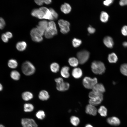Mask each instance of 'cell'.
I'll use <instances>...</instances> for the list:
<instances>
[{
  "instance_id": "cell-1",
  "label": "cell",
  "mask_w": 127,
  "mask_h": 127,
  "mask_svg": "<svg viewBox=\"0 0 127 127\" xmlns=\"http://www.w3.org/2000/svg\"><path fill=\"white\" fill-rule=\"evenodd\" d=\"M91 67L92 71L96 74H102L106 70L104 64L100 61H93L91 63Z\"/></svg>"
},
{
  "instance_id": "cell-2",
  "label": "cell",
  "mask_w": 127,
  "mask_h": 127,
  "mask_svg": "<svg viewBox=\"0 0 127 127\" xmlns=\"http://www.w3.org/2000/svg\"><path fill=\"white\" fill-rule=\"evenodd\" d=\"M21 68L23 73L26 75H32L35 71L34 66L29 61H26L24 62L22 65Z\"/></svg>"
},
{
  "instance_id": "cell-3",
  "label": "cell",
  "mask_w": 127,
  "mask_h": 127,
  "mask_svg": "<svg viewBox=\"0 0 127 127\" xmlns=\"http://www.w3.org/2000/svg\"><path fill=\"white\" fill-rule=\"evenodd\" d=\"M96 78H91L88 76L85 77L83 79V84L84 86L87 89H92L94 86L97 83Z\"/></svg>"
},
{
  "instance_id": "cell-4",
  "label": "cell",
  "mask_w": 127,
  "mask_h": 127,
  "mask_svg": "<svg viewBox=\"0 0 127 127\" xmlns=\"http://www.w3.org/2000/svg\"><path fill=\"white\" fill-rule=\"evenodd\" d=\"M103 99V94L94 92L89 101V104L95 106L100 104Z\"/></svg>"
},
{
  "instance_id": "cell-5",
  "label": "cell",
  "mask_w": 127,
  "mask_h": 127,
  "mask_svg": "<svg viewBox=\"0 0 127 127\" xmlns=\"http://www.w3.org/2000/svg\"><path fill=\"white\" fill-rule=\"evenodd\" d=\"M90 55L89 52L85 50L79 52L77 53L76 56L79 63L82 64L85 63L89 59Z\"/></svg>"
},
{
  "instance_id": "cell-6",
  "label": "cell",
  "mask_w": 127,
  "mask_h": 127,
  "mask_svg": "<svg viewBox=\"0 0 127 127\" xmlns=\"http://www.w3.org/2000/svg\"><path fill=\"white\" fill-rule=\"evenodd\" d=\"M58 23L60 28V31L63 34H66L70 30V23L67 21L63 19H60Z\"/></svg>"
},
{
  "instance_id": "cell-7",
  "label": "cell",
  "mask_w": 127,
  "mask_h": 127,
  "mask_svg": "<svg viewBox=\"0 0 127 127\" xmlns=\"http://www.w3.org/2000/svg\"><path fill=\"white\" fill-rule=\"evenodd\" d=\"M37 28H33L31 31L30 34L32 40L36 42H40L43 40L42 36Z\"/></svg>"
},
{
  "instance_id": "cell-8",
  "label": "cell",
  "mask_w": 127,
  "mask_h": 127,
  "mask_svg": "<svg viewBox=\"0 0 127 127\" xmlns=\"http://www.w3.org/2000/svg\"><path fill=\"white\" fill-rule=\"evenodd\" d=\"M23 127H38V126L35 120L32 119L23 118L21 121Z\"/></svg>"
},
{
  "instance_id": "cell-9",
  "label": "cell",
  "mask_w": 127,
  "mask_h": 127,
  "mask_svg": "<svg viewBox=\"0 0 127 127\" xmlns=\"http://www.w3.org/2000/svg\"><path fill=\"white\" fill-rule=\"evenodd\" d=\"M107 123L113 126H118L121 123L120 120L118 117L115 116L109 117L106 120Z\"/></svg>"
},
{
  "instance_id": "cell-10",
  "label": "cell",
  "mask_w": 127,
  "mask_h": 127,
  "mask_svg": "<svg viewBox=\"0 0 127 127\" xmlns=\"http://www.w3.org/2000/svg\"><path fill=\"white\" fill-rule=\"evenodd\" d=\"M97 110L94 106L90 104L87 105L86 107L85 112L87 114L95 116L97 114Z\"/></svg>"
},
{
  "instance_id": "cell-11",
  "label": "cell",
  "mask_w": 127,
  "mask_h": 127,
  "mask_svg": "<svg viewBox=\"0 0 127 127\" xmlns=\"http://www.w3.org/2000/svg\"><path fill=\"white\" fill-rule=\"evenodd\" d=\"M70 87L69 83L63 81L59 83L56 84V88L59 91H64L67 90Z\"/></svg>"
},
{
  "instance_id": "cell-12",
  "label": "cell",
  "mask_w": 127,
  "mask_h": 127,
  "mask_svg": "<svg viewBox=\"0 0 127 127\" xmlns=\"http://www.w3.org/2000/svg\"><path fill=\"white\" fill-rule=\"evenodd\" d=\"M92 91L95 92L103 94L105 92V89L102 83H97L92 89Z\"/></svg>"
},
{
  "instance_id": "cell-13",
  "label": "cell",
  "mask_w": 127,
  "mask_h": 127,
  "mask_svg": "<svg viewBox=\"0 0 127 127\" xmlns=\"http://www.w3.org/2000/svg\"><path fill=\"white\" fill-rule=\"evenodd\" d=\"M31 14L33 16L39 19H44L45 14L44 12L39 9H35L32 11Z\"/></svg>"
},
{
  "instance_id": "cell-14",
  "label": "cell",
  "mask_w": 127,
  "mask_h": 127,
  "mask_svg": "<svg viewBox=\"0 0 127 127\" xmlns=\"http://www.w3.org/2000/svg\"><path fill=\"white\" fill-rule=\"evenodd\" d=\"M71 74L74 78L78 79L81 78L83 72L82 70L79 67H75L72 70Z\"/></svg>"
},
{
  "instance_id": "cell-15",
  "label": "cell",
  "mask_w": 127,
  "mask_h": 127,
  "mask_svg": "<svg viewBox=\"0 0 127 127\" xmlns=\"http://www.w3.org/2000/svg\"><path fill=\"white\" fill-rule=\"evenodd\" d=\"M103 42L104 45L107 48H112L114 45V42L112 38L109 36L105 37L103 39Z\"/></svg>"
},
{
  "instance_id": "cell-16",
  "label": "cell",
  "mask_w": 127,
  "mask_h": 127,
  "mask_svg": "<svg viewBox=\"0 0 127 127\" xmlns=\"http://www.w3.org/2000/svg\"><path fill=\"white\" fill-rule=\"evenodd\" d=\"M38 97L40 100L42 101H45L49 98L50 96L48 92L47 91L42 90L40 92Z\"/></svg>"
},
{
  "instance_id": "cell-17",
  "label": "cell",
  "mask_w": 127,
  "mask_h": 127,
  "mask_svg": "<svg viewBox=\"0 0 127 127\" xmlns=\"http://www.w3.org/2000/svg\"><path fill=\"white\" fill-rule=\"evenodd\" d=\"M71 9L70 5L67 3L62 4L60 7L61 11L65 14H67L70 12Z\"/></svg>"
},
{
  "instance_id": "cell-18",
  "label": "cell",
  "mask_w": 127,
  "mask_h": 127,
  "mask_svg": "<svg viewBox=\"0 0 127 127\" xmlns=\"http://www.w3.org/2000/svg\"><path fill=\"white\" fill-rule=\"evenodd\" d=\"M69 67L68 66L63 67L60 71V74L62 76L65 78H68L70 75L69 72Z\"/></svg>"
},
{
  "instance_id": "cell-19",
  "label": "cell",
  "mask_w": 127,
  "mask_h": 127,
  "mask_svg": "<svg viewBox=\"0 0 127 127\" xmlns=\"http://www.w3.org/2000/svg\"><path fill=\"white\" fill-rule=\"evenodd\" d=\"M108 60L111 63H115L117 62L118 58L116 54L114 53L109 54L108 56Z\"/></svg>"
},
{
  "instance_id": "cell-20",
  "label": "cell",
  "mask_w": 127,
  "mask_h": 127,
  "mask_svg": "<svg viewBox=\"0 0 127 127\" xmlns=\"http://www.w3.org/2000/svg\"><path fill=\"white\" fill-rule=\"evenodd\" d=\"M22 97L23 100L28 101L32 99L33 97L32 94L29 91H25L22 94Z\"/></svg>"
},
{
  "instance_id": "cell-21",
  "label": "cell",
  "mask_w": 127,
  "mask_h": 127,
  "mask_svg": "<svg viewBox=\"0 0 127 127\" xmlns=\"http://www.w3.org/2000/svg\"><path fill=\"white\" fill-rule=\"evenodd\" d=\"M27 46L26 43L24 41H21L18 42L16 45V48L18 50L22 51L25 50Z\"/></svg>"
},
{
  "instance_id": "cell-22",
  "label": "cell",
  "mask_w": 127,
  "mask_h": 127,
  "mask_svg": "<svg viewBox=\"0 0 127 127\" xmlns=\"http://www.w3.org/2000/svg\"><path fill=\"white\" fill-rule=\"evenodd\" d=\"M98 112L102 117H105L107 115V108L104 106H101L97 110Z\"/></svg>"
},
{
  "instance_id": "cell-23",
  "label": "cell",
  "mask_w": 127,
  "mask_h": 127,
  "mask_svg": "<svg viewBox=\"0 0 127 127\" xmlns=\"http://www.w3.org/2000/svg\"><path fill=\"white\" fill-rule=\"evenodd\" d=\"M68 62L70 65L73 67H76L79 64L77 59L75 57L70 58L68 60Z\"/></svg>"
},
{
  "instance_id": "cell-24",
  "label": "cell",
  "mask_w": 127,
  "mask_h": 127,
  "mask_svg": "<svg viewBox=\"0 0 127 127\" xmlns=\"http://www.w3.org/2000/svg\"><path fill=\"white\" fill-rule=\"evenodd\" d=\"M44 31L46 30L48 27V23L45 20L40 21L37 27Z\"/></svg>"
},
{
  "instance_id": "cell-25",
  "label": "cell",
  "mask_w": 127,
  "mask_h": 127,
  "mask_svg": "<svg viewBox=\"0 0 127 127\" xmlns=\"http://www.w3.org/2000/svg\"><path fill=\"white\" fill-rule=\"evenodd\" d=\"M70 121L71 124L75 126H78L80 122L79 118L78 117L75 116H72L71 117Z\"/></svg>"
},
{
  "instance_id": "cell-26",
  "label": "cell",
  "mask_w": 127,
  "mask_h": 127,
  "mask_svg": "<svg viewBox=\"0 0 127 127\" xmlns=\"http://www.w3.org/2000/svg\"><path fill=\"white\" fill-rule=\"evenodd\" d=\"M109 16L106 12L102 11L101 12L100 16V20L103 22L106 23L108 20Z\"/></svg>"
},
{
  "instance_id": "cell-27",
  "label": "cell",
  "mask_w": 127,
  "mask_h": 127,
  "mask_svg": "<svg viewBox=\"0 0 127 127\" xmlns=\"http://www.w3.org/2000/svg\"><path fill=\"white\" fill-rule=\"evenodd\" d=\"M24 111L25 112H30L34 110L33 105L30 103H25L24 105Z\"/></svg>"
},
{
  "instance_id": "cell-28",
  "label": "cell",
  "mask_w": 127,
  "mask_h": 127,
  "mask_svg": "<svg viewBox=\"0 0 127 127\" xmlns=\"http://www.w3.org/2000/svg\"><path fill=\"white\" fill-rule=\"evenodd\" d=\"M10 76L13 79L17 80L19 79L20 77V73L16 70L12 71L10 73Z\"/></svg>"
},
{
  "instance_id": "cell-29",
  "label": "cell",
  "mask_w": 127,
  "mask_h": 127,
  "mask_svg": "<svg viewBox=\"0 0 127 127\" xmlns=\"http://www.w3.org/2000/svg\"><path fill=\"white\" fill-rule=\"evenodd\" d=\"M50 68L51 71L54 73H56L59 70L60 66L57 63L54 62L52 63L50 66Z\"/></svg>"
},
{
  "instance_id": "cell-30",
  "label": "cell",
  "mask_w": 127,
  "mask_h": 127,
  "mask_svg": "<svg viewBox=\"0 0 127 127\" xmlns=\"http://www.w3.org/2000/svg\"><path fill=\"white\" fill-rule=\"evenodd\" d=\"M8 66L10 68H15L17 67L18 64L16 60L12 59L8 61Z\"/></svg>"
},
{
  "instance_id": "cell-31",
  "label": "cell",
  "mask_w": 127,
  "mask_h": 127,
  "mask_svg": "<svg viewBox=\"0 0 127 127\" xmlns=\"http://www.w3.org/2000/svg\"><path fill=\"white\" fill-rule=\"evenodd\" d=\"M120 71L123 75L127 76V63H124L121 65Z\"/></svg>"
},
{
  "instance_id": "cell-32",
  "label": "cell",
  "mask_w": 127,
  "mask_h": 127,
  "mask_svg": "<svg viewBox=\"0 0 127 127\" xmlns=\"http://www.w3.org/2000/svg\"><path fill=\"white\" fill-rule=\"evenodd\" d=\"M45 114L44 112L42 110L38 111L36 113V117L39 119L43 120L45 117Z\"/></svg>"
},
{
  "instance_id": "cell-33",
  "label": "cell",
  "mask_w": 127,
  "mask_h": 127,
  "mask_svg": "<svg viewBox=\"0 0 127 127\" xmlns=\"http://www.w3.org/2000/svg\"><path fill=\"white\" fill-rule=\"evenodd\" d=\"M82 43L81 40L78 39L74 38L72 40V44L73 46L75 48L79 47L81 45Z\"/></svg>"
},
{
  "instance_id": "cell-34",
  "label": "cell",
  "mask_w": 127,
  "mask_h": 127,
  "mask_svg": "<svg viewBox=\"0 0 127 127\" xmlns=\"http://www.w3.org/2000/svg\"><path fill=\"white\" fill-rule=\"evenodd\" d=\"M49 9L51 13L54 20L57 19L58 17V15L57 13L52 8H50Z\"/></svg>"
},
{
  "instance_id": "cell-35",
  "label": "cell",
  "mask_w": 127,
  "mask_h": 127,
  "mask_svg": "<svg viewBox=\"0 0 127 127\" xmlns=\"http://www.w3.org/2000/svg\"><path fill=\"white\" fill-rule=\"evenodd\" d=\"M45 37L48 39L52 38L53 36L51 33L49 31L46 30L44 33Z\"/></svg>"
},
{
  "instance_id": "cell-36",
  "label": "cell",
  "mask_w": 127,
  "mask_h": 127,
  "mask_svg": "<svg viewBox=\"0 0 127 127\" xmlns=\"http://www.w3.org/2000/svg\"><path fill=\"white\" fill-rule=\"evenodd\" d=\"M5 25V22L4 19L0 17V29H3Z\"/></svg>"
},
{
  "instance_id": "cell-37",
  "label": "cell",
  "mask_w": 127,
  "mask_h": 127,
  "mask_svg": "<svg viewBox=\"0 0 127 127\" xmlns=\"http://www.w3.org/2000/svg\"><path fill=\"white\" fill-rule=\"evenodd\" d=\"M48 27L51 28H57L55 23L53 21H51L48 23Z\"/></svg>"
},
{
  "instance_id": "cell-38",
  "label": "cell",
  "mask_w": 127,
  "mask_h": 127,
  "mask_svg": "<svg viewBox=\"0 0 127 127\" xmlns=\"http://www.w3.org/2000/svg\"><path fill=\"white\" fill-rule=\"evenodd\" d=\"M121 32L123 35L127 36V26L125 25L121 29Z\"/></svg>"
},
{
  "instance_id": "cell-39",
  "label": "cell",
  "mask_w": 127,
  "mask_h": 127,
  "mask_svg": "<svg viewBox=\"0 0 127 127\" xmlns=\"http://www.w3.org/2000/svg\"><path fill=\"white\" fill-rule=\"evenodd\" d=\"M1 38L2 41L5 43L7 42L8 41V38L5 34H3L1 35Z\"/></svg>"
},
{
  "instance_id": "cell-40",
  "label": "cell",
  "mask_w": 127,
  "mask_h": 127,
  "mask_svg": "<svg viewBox=\"0 0 127 127\" xmlns=\"http://www.w3.org/2000/svg\"><path fill=\"white\" fill-rule=\"evenodd\" d=\"M87 31L89 33L92 34L95 32V29L91 26L89 27L87 29Z\"/></svg>"
},
{
  "instance_id": "cell-41",
  "label": "cell",
  "mask_w": 127,
  "mask_h": 127,
  "mask_svg": "<svg viewBox=\"0 0 127 127\" xmlns=\"http://www.w3.org/2000/svg\"><path fill=\"white\" fill-rule=\"evenodd\" d=\"M113 1L112 0H106L103 2V4L105 6H108L111 4Z\"/></svg>"
},
{
  "instance_id": "cell-42",
  "label": "cell",
  "mask_w": 127,
  "mask_h": 127,
  "mask_svg": "<svg viewBox=\"0 0 127 127\" xmlns=\"http://www.w3.org/2000/svg\"><path fill=\"white\" fill-rule=\"evenodd\" d=\"M55 81L56 84L59 83L64 81L63 79L61 77L56 78L55 79Z\"/></svg>"
},
{
  "instance_id": "cell-43",
  "label": "cell",
  "mask_w": 127,
  "mask_h": 127,
  "mask_svg": "<svg viewBox=\"0 0 127 127\" xmlns=\"http://www.w3.org/2000/svg\"><path fill=\"white\" fill-rule=\"evenodd\" d=\"M120 5L121 6L127 5V0H121L119 2Z\"/></svg>"
},
{
  "instance_id": "cell-44",
  "label": "cell",
  "mask_w": 127,
  "mask_h": 127,
  "mask_svg": "<svg viewBox=\"0 0 127 127\" xmlns=\"http://www.w3.org/2000/svg\"><path fill=\"white\" fill-rule=\"evenodd\" d=\"M35 1L37 4L39 5H42L44 2L43 0H35Z\"/></svg>"
},
{
  "instance_id": "cell-45",
  "label": "cell",
  "mask_w": 127,
  "mask_h": 127,
  "mask_svg": "<svg viewBox=\"0 0 127 127\" xmlns=\"http://www.w3.org/2000/svg\"><path fill=\"white\" fill-rule=\"evenodd\" d=\"M5 34L8 38H12V33L10 32H7L5 33Z\"/></svg>"
},
{
  "instance_id": "cell-46",
  "label": "cell",
  "mask_w": 127,
  "mask_h": 127,
  "mask_svg": "<svg viewBox=\"0 0 127 127\" xmlns=\"http://www.w3.org/2000/svg\"><path fill=\"white\" fill-rule=\"evenodd\" d=\"M52 2V1L50 0H44V2L46 4H50Z\"/></svg>"
},
{
  "instance_id": "cell-47",
  "label": "cell",
  "mask_w": 127,
  "mask_h": 127,
  "mask_svg": "<svg viewBox=\"0 0 127 127\" xmlns=\"http://www.w3.org/2000/svg\"><path fill=\"white\" fill-rule=\"evenodd\" d=\"M84 127H94L93 126L89 124H86L85 126Z\"/></svg>"
},
{
  "instance_id": "cell-48",
  "label": "cell",
  "mask_w": 127,
  "mask_h": 127,
  "mask_svg": "<svg viewBox=\"0 0 127 127\" xmlns=\"http://www.w3.org/2000/svg\"><path fill=\"white\" fill-rule=\"evenodd\" d=\"M123 45L124 47H127V42H124L123 43Z\"/></svg>"
},
{
  "instance_id": "cell-49",
  "label": "cell",
  "mask_w": 127,
  "mask_h": 127,
  "mask_svg": "<svg viewBox=\"0 0 127 127\" xmlns=\"http://www.w3.org/2000/svg\"><path fill=\"white\" fill-rule=\"evenodd\" d=\"M3 89V86L0 83V91L2 90Z\"/></svg>"
},
{
  "instance_id": "cell-50",
  "label": "cell",
  "mask_w": 127,
  "mask_h": 127,
  "mask_svg": "<svg viewBox=\"0 0 127 127\" xmlns=\"http://www.w3.org/2000/svg\"><path fill=\"white\" fill-rule=\"evenodd\" d=\"M0 127H5L2 124H0Z\"/></svg>"
}]
</instances>
